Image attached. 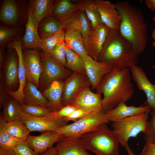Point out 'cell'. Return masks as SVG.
<instances>
[{
	"label": "cell",
	"mask_w": 155,
	"mask_h": 155,
	"mask_svg": "<svg viewBox=\"0 0 155 155\" xmlns=\"http://www.w3.org/2000/svg\"><path fill=\"white\" fill-rule=\"evenodd\" d=\"M129 68L122 69L113 68L102 78L97 92L103 94L102 111L106 112L121 103L128 101L134 89Z\"/></svg>",
	"instance_id": "obj_1"
},
{
	"label": "cell",
	"mask_w": 155,
	"mask_h": 155,
	"mask_svg": "<svg viewBox=\"0 0 155 155\" xmlns=\"http://www.w3.org/2000/svg\"><path fill=\"white\" fill-rule=\"evenodd\" d=\"M115 5L121 18L119 30L140 55L145 50L148 42V26L143 13L126 1Z\"/></svg>",
	"instance_id": "obj_2"
},
{
	"label": "cell",
	"mask_w": 155,
	"mask_h": 155,
	"mask_svg": "<svg viewBox=\"0 0 155 155\" xmlns=\"http://www.w3.org/2000/svg\"><path fill=\"white\" fill-rule=\"evenodd\" d=\"M139 54L119 30H111L98 61L122 69L137 65Z\"/></svg>",
	"instance_id": "obj_3"
},
{
	"label": "cell",
	"mask_w": 155,
	"mask_h": 155,
	"mask_svg": "<svg viewBox=\"0 0 155 155\" xmlns=\"http://www.w3.org/2000/svg\"><path fill=\"white\" fill-rule=\"evenodd\" d=\"M80 138L87 150L96 155H119V143L106 124Z\"/></svg>",
	"instance_id": "obj_4"
},
{
	"label": "cell",
	"mask_w": 155,
	"mask_h": 155,
	"mask_svg": "<svg viewBox=\"0 0 155 155\" xmlns=\"http://www.w3.org/2000/svg\"><path fill=\"white\" fill-rule=\"evenodd\" d=\"M146 112L113 122L112 132L121 146L125 147L129 139L145 132L149 122L148 113Z\"/></svg>",
	"instance_id": "obj_5"
},
{
	"label": "cell",
	"mask_w": 155,
	"mask_h": 155,
	"mask_svg": "<svg viewBox=\"0 0 155 155\" xmlns=\"http://www.w3.org/2000/svg\"><path fill=\"white\" fill-rule=\"evenodd\" d=\"M108 122L104 112L92 113L72 123L60 127L55 131L61 135L80 137L97 130Z\"/></svg>",
	"instance_id": "obj_6"
},
{
	"label": "cell",
	"mask_w": 155,
	"mask_h": 155,
	"mask_svg": "<svg viewBox=\"0 0 155 155\" xmlns=\"http://www.w3.org/2000/svg\"><path fill=\"white\" fill-rule=\"evenodd\" d=\"M28 9L26 1L4 0L0 8V21L9 27L23 28L26 23Z\"/></svg>",
	"instance_id": "obj_7"
},
{
	"label": "cell",
	"mask_w": 155,
	"mask_h": 155,
	"mask_svg": "<svg viewBox=\"0 0 155 155\" xmlns=\"http://www.w3.org/2000/svg\"><path fill=\"white\" fill-rule=\"evenodd\" d=\"M40 50L42 63V71L40 78L39 90H45L53 81L69 76L71 72L55 62L50 55Z\"/></svg>",
	"instance_id": "obj_8"
},
{
	"label": "cell",
	"mask_w": 155,
	"mask_h": 155,
	"mask_svg": "<svg viewBox=\"0 0 155 155\" xmlns=\"http://www.w3.org/2000/svg\"><path fill=\"white\" fill-rule=\"evenodd\" d=\"M19 120L24 122L30 132H44L56 131L60 127L67 124L63 118L57 117L52 115L43 117H35L24 113Z\"/></svg>",
	"instance_id": "obj_9"
},
{
	"label": "cell",
	"mask_w": 155,
	"mask_h": 155,
	"mask_svg": "<svg viewBox=\"0 0 155 155\" xmlns=\"http://www.w3.org/2000/svg\"><path fill=\"white\" fill-rule=\"evenodd\" d=\"M111 29L103 23L92 29L88 35L83 38L88 55L98 61L103 47Z\"/></svg>",
	"instance_id": "obj_10"
},
{
	"label": "cell",
	"mask_w": 155,
	"mask_h": 155,
	"mask_svg": "<svg viewBox=\"0 0 155 155\" xmlns=\"http://www.w3.org/2000/svg\"><path fill=\"white\" fill-rule=\"evenodd\" d=\"M91 86L86 75L76 73L71 74L64 82L62 97L63 106L71 105L83 90Z\"/></svg>",
	"instance_id": "obj_11"
},
{
	"label": "cell",
	"mask_w": 155,
	"mask_h": 155,
	"mask_svg": "<svg viewBox=\"0 0 155 155\" xmlns=\"http://www.w3.org/2000/svg\"><path fill=\"white\" fill-rule=\"evenodd\" d=\"M38 49H22L27 80L39 88L40 77L42 71V63Z\"/></svg>",
	"instance_id": "obj_12"
},
{
	"label": "cell",
	"mask_w": 155,
	"mask_h": 155,
	"mask_svg": "<svg viewBox=\"0 0 155 155\" xmlns=\"http://www.w3.org/2000/svg\"><path fill=\"white\" fill-rule=\"evenodd\" d=\"M19 60L16 50L7 48L3 67L4 81L8 91H14L19 85Z\"/></svg>",
	"instance_id": "obj_13"
},
{
	"label": "cell",
	"mask_w": 155,
	"mask_h": 155,
	"mask_svg": "<svg viewBox=\"0 0 155 155\" xmlns=\"http://www.w3.org/2000/svg\"><path fill=\"white\" fill-rule=\"evenodd\" d=\"M102 100L101 93L93 92L89 86L80 92L71 105L89 113L100 112L103 111Z\"/></svg>",
	"instance_id": "obj_14"
},
{
	"label": "cell",
	"mask_w": 155,
	"mask_h": 155,
	"mask_svg": "<svg viewBox=\"0 0 155 155\" xmlns=\"http://www.w3.org/2000/svg\"><path fill=\"white\" fill-rule=\"evenodd\" d=\"M131 77L137 88L145 94L146 100L144 104L155 110V84H152L148 79L145 72L137 65L129 68Z\"/></svg>",
	"instance_id": "obj_15"
},
{
	"label": "cell",
	"mask_w": 155,
	"mask_h": 155,
	"mask_svg": "<svg viewBox=\"0 0 155 155\" xmlns=\"http://www.w3.org/2000/svg\"><path fill=\"white\" fill-rule=\"evenodd\" d=\"M7 48H14L17 53L19 60L18 75L19 82V87L16 91H8V93L20 104H23L24 100L23 91L26 84L27 79L22 49V38L9 42L7 44Z\"/></svg>",
	"instance_id": "obj_16"
},
{
	"label": "cell",
	"mask_w": 155,
	"mask_h": 155,
	"mask_svg": "<svg viewBox=\"0 0 155 155\" xmlns=\"http://www.w3.org/2000/svg\"><path fill=\"white\" fill-rule=\"evenodd\" d=\"M83 60L86 76L92 89L97 90L103 77L113 68L108 64L96 61L90 56Z\"/></svg>",
	"instance_id": "obj_17"
},
{
	"label": "cell",
	"mask_w": 155,
	"mask_h": 155,
	"mask_svg": "<svg viewBox=\"0 0 155 155\" xmlns=\"http://www.w3.org/2000/svg\"><path fill=\"white\" fill-rule=\"evenodd\" d=\"M57 143L55 155H92L87 151L80 137L61 135Z\"/></svg>",
	"instance_id": "obj_18"
},
{
	"label": "cell",
	"mask_w": 155,
	"mask_h": 155,
	"mask_svg": "<svg viewBox=\"0 0 155 155\" xmlns=\"http://www.w3.org/2000/svg\"><path fill=\"white\" fill-rule=\"evenodd\" d=\"M95 1L102 22L111 30H119L121 18L115 4L108 0Z\"/></svg>",
	"instance_id": "obj_19"
},
{
	"label": "cell",
	"mask_w": 155,
	"mask_h": 155,
	"mask_svg": "<svg viewBox=\"0 0 155 155\" xmlns=\"http://www.w3.org/2000/svg\"><path fill=\"white\" fill-rule=\"evenodd\" d=\"M61 136L55 131H47L38 136L29 135L26 141L32 149L40 154L53 147V144L57 142Z\"/></svg>",
	"instance_id": "obj_20"
},
{
	"label": "cell",
	"mask_w": 155,
	"mask_h": 155,
	"mask_svg": "<svg viewBox=\"0 0 155 155\" xmlns=\"http://www.w3.org/2000/svg\"><path fill=\"white\" fill-rule=\"evenodd\" d=\"M28 4V16L26 28L24 35L22 38V49H39L41 40L38 32V27L32 7Z\"/></svg>",
	"instance_id": "obj_21"
},
{
	"label": "cell",
	"mask_w": 155,
	"mask_h": 155,
	"mask_svg": "<svg viewBox=\"0 0 155 155\" xmlns=\"http://www.w3.org/2000/svg\"><path fill=\"white\" fill-rule=\"evenodd\" d=\"M151 110L150 107L145 105L138 106H128L123 102L114 108L104 112L105 117L108 122H113L127 117L149 112Z\"/></svg>",
	"instance_id": "obj_22"
},
{
	"label": "cell",
	"mask_w": 155,
	"mask_h": 155,
	"mask_svg": "<svg viewBox=\"0 0 155 155\" xmlns=\"http://www.w3.org/2000/svg\"><path fill=\"white\" fill-rule=\"evenodd\" d=\"M63 30L73 28L79 30L83 38L89 34L91 29V23L85 12L78 9L69 18L60 22Z\"/></svg>",
	"instance_id": "obj_23"
},
{
	"label": "cell",
	"mask_w": 155,
	"mask_h": 155,
	"mask_svg": "<svg viewBox=\"0 0 155 155\" xmlns=\"http://www.w3.org/2000/svg\"><path fill=\"white\" fill-rule=\"evenodd\" d=\"M63 86L64 82L55 80L42 92L48 101L47 108L52 111H58L63 107L62 103Z\"/></svg>",
	"instance_id": "obj_24"
},
{
	"label": "cell",
	"mask_w": 155,
	"mask_h": 155,
	"mask_svg": "<svg viewBox=\"0 0 155 155\" xmlns=\"http://www.w3.org/2000/svg\"><path fill=\"white\" fill-rule=\"evenodd\" d=\"M65 30V41L68 46L83 60L88 58L89 56L85 47L81 32L73 28H68Z\"/></svg>",
	"instance_id": "obj_25"
},
{
	"label": "cell",
	"mask_w": 155,
	"mask_h": 155,
	"mask_svg": "<svg viewBox=\"0 0 155 155\" xmlns=\"http://www.w3.org/2000/svg\"><path fill=\"white\" fill-rule=\"evenodd\" d=\"M79 9L76 3L69 0H55L52 11V16L60 22L70 18Z\"/></svg>",
	"instance_id": "obj_26"
},
{
	"label": "cell",
	"mask_w": 155,
	"mask_h": 155,
	"mask_svg": "<svg viewBox=\"0 0 155 155\" xmlns=\"http://www.w3.org/2000/svg\"><path fill=\"white\" fill-rule=\"evenodd\" d=\"M34 84L27 80L24 88L23 104L38 105L47 108L48 101Z\"/></svg>",
	"instance_id": "obj_27"
},
{
	"label": "cell",
	"mask_w": 155,
	"mask_h": 155,
	"mask_svg": "<svg viewBox=\"0 0 155 155\" xmlns=\"http://www.w3.org/2000/svg\"><path fill=\"white\" fill-rule=\"evenodd\" d=\"M55 0H30L28 4L32 7L37 26L44 18L53 17Z\"/></svg>",
	"instance_id": "obj_28"
},
{
	"label": "cell",
	"mask_w": 155,
	"mask_h": 155,
	"mask_svg": "<svg viewBox=\"0 0 155 155\" xmlns=\"http://www.w3.org/2000/svg\"><path fill=\"white\" fill-rule=\"evenodd\" d=\"M61 29H63L61 22L53 17L44 18L39 23L37 27L38 32L40 39L50 36Z\"/></svg>",
	"instance_id": "obj_29"
},
{
	"label": "cell",
	"mask_w": 155,
	"mask_h": 155,
	"mask_svg": "<svg viewBox=\"0 0 155 155\" xmlns=\"http://www.w3.org/2000/svg\"><path fill=\"white\" fill-rule=\"evenodd\" d=\"M79 9L84 11L90 21L92 28L102 23L95 0H80L76 1Z\"/></svg>",
	"instance_id": "obj_30"
},
{
	"label": "cell",
	"mask_w": 155,
	"mask_h": 155,
	"mask_svg": "<svg viewBox=\"0 0 155 155\" xmlns=\"http://www.w3.org/2000/svg\"><path fill=\"white\" fill-rule=\"evenodd\" d=\"M66 67L73 73L86 74L84 61L81 57L71 49L65 42Z\"/></svg>",
	"instance_id": "obj_31"
},
{
	"label": "cell",
	"mask_w": 155,
	"mask_h": 155,
	"mask_svg": "<svg viewBox=\"0 0 155 155\" xmlns=\"http://www.w3.org/2000/svg\"><path fill=\"white\" fill-rule=\"evenodd\" d=\"M5 128L10 135L23 141H26L31 132L24 123L20 120L7 122Z\"/></svg>",
	"instance_id": "obj_32"
},
{
	"label": "cell",
	"mask_w": 155,
	"mask_h": 155,
	"mask_svg": "<svg viewBox=\"0 0 155 155\" xmlns=\"http://www.w3.org/2000/svg\"><path fill=\"white\" fill-rule=\"evenodd\" d=\"M23 28L9 27L1 24L0 27V48H4L10 42L20 38L24 33Z\"/></svg>",
	"instance_id": "obj_33"
},
{
	"label": "cell",
	"mask_w": 155,
	"mask_h": 155,
	"mask_svg": "<svg viewBox=\"0 0 155 155\" xmlns=\"http://www.w3.org/2000/svg\"><path fill=\"white\" fill-rule=\"evenodd\" d=\"M7 122L2 113L0 115V147L7 150H12L17 144L24 141L10 135L6 131L5 125Z\"/></svg>",
	"instance_id": "obj_34"
},
{
	"label": "cell",
	"mask_w": 155,
	"mask_h": 155,
	"mask_svg": "<svg viewBox=\"0 0 155 155\" xmlns=\"http://www.w3.org/2000/svg\"><path fill=\"white\" fill-rule=\"evenodd\" d=\"M3 108L2 113L7 122L19 120L23 113L21 104L13 98L9 99Z\"/></svg>",
	"instance_id": "obj_35"
},
{
	"label": "cell",
	"mask_w": 155,
	"mask_h": 155,
	"mask_svg": "<svg viewBox=\"0 0 155 155\" xmlns=\"http://www.w3.org/2000/svg\"><path fill=\"white\" fill-rule=\"evenodd\" d=\"M65 32L61 29L46 38L40 39L39 49L49 54L54 47L61 41L65 40Z\"/></svg>",
	"instance_id": "obj_36"
},
{
	"label": "cell",
	"mask_w": 155,
	"mask_h": 155,
	"mask_svg": "<svg viewBox=\"0 0 155 155\" xmlns=\"http://www.w3.org/2000/svg\"><path fill=\"white\" fill-rule=\"evenodd\" d=\"M53 59L62 66L66 67V49L65 40L61 41L49 54Z\"/></svg>",
	"instance_id": "obj_37"
},
{
	"label": "cell",
	"mask_w": 155,
	"mask_h": 155,
	"mask_svg": "<svg viewBox=\"0 0 155 155\" xmlns=\"http://www.w3.org/2000/svg\"><path fill=\"white\" fill-rule=\"evenodd\" d=\"M23 112L35 117H43L52 115L53 111L42 106L21 104Z\"/></svg>",
	"instance_id": "obj_38"
},
{
	"label": "cell",
	"mask_w": 155,
	"mask_h": 155,
	"mask_svg": "<svg viewBox=\"0 0 155 155\" xmlns=\"http://www.w3.org/2000/svg\"><path fill=\"white\" fill-rule=\"evenodd\" d=\"M150 115L151 118L144 133V138L146 142L155 144V110H152Z\"/></svg>",
	"instance_id": "obj_39"
},
{
	"label": "cell",
	"mask_w": 155,
	"mask_h": 155,
	"mask_svg": "<svg viewBox=\"0 0 155 155\" xmlns=\"http://www.w3.org/2000/svg\"><path fill=\"white\" fill-rule=\"evenodd\" d=\"M16 155H38L28 145L26 141L16 146L12 149Z\"/></svg>",
	"instance_id": "obj_40"
},
{
	"label": "cell",
	"mask_w": 155,
	"mask_h": 155,
	"mask_svg": "<svg viewBox=\"0 0 155 155\" xmlns=\"http://www.w3.org/2000/svg\"><path fill=\"white\" fill-rule=\"evenodd\" d=\"M8 90L4 81V77L0 78V108L3 107L9 99Z\"/></svg>",
	"instance_id": "obj_41"
},
{
	"label": "cell",
	"mask_w": 155,
	"mask_h": 155,
	"mask_svg": "<svg viewBox=\"0 0 155 155\" xmlns=\"http://www.w3.org/2000/svg\"><path fill=\"white\" fill-rule=\"evenodd\" d=\"M78 108L74 106L69 105L64 106L58 111H53V113L55 116L63 118L69 115Z\"/></svg>",
	"instance_id": "obj_42"
},
{
	"label": "cell",
	"mask_w": 155,
	"mask_h": 155,
	"mask_svg": "<svg viewBox=\"0 0 155 155\" xmlns=\"http://www.w3.org/2000/svg\"><path fill=\"white\" fill-rule=\"evenodd\" d=\"M89 113L82 109L78 108L69 115L64 117L65 120L67 122L70 121L75 122L84 117Z\"/></svg>",
	"instance_id": "obj_43"
},
{
	"label": "cell",
	"mask_w": 155,
	"mask_h": 155,
	"mask_svg": "<svg viewBox=\"0 0 155 155\" xmlns=\"http://www.w3.org/2000/svg\"><path fill=\"white\" fill-rule=\"evenodd\" d=\"M140 155H155V144L146 142Z\"/></svg>",
	"instance_id": "obj_44"
},
{
	"label": "cell",
	"mask_w": 155,
	"mask_h": 155,
	"mask_svg": "<svg viewBox=\"0 0 155 155\" xmlns=\"http://www.w3.org/2000/svg\"><path fill=\"white\" fill-rule=\"evenodd\" d=\"M6 53L5 48H0V73L3 72V67L6 59Z\"/></svg>",
	"instance_id": "obj_45"
},
{
	"label": "cell",
	"mask_w": 155,
	"mask_h": 155,
	"mask_svg": "<svg viewBox=\"0 0 155 155\" xmlns=\"http://www.w3.org/2000/svg\"><path fill=\"white\" fill-rule=\"evenodd\" d=\"M145 2L148 7L152 11H155V0H146Z\"/></svg>",
	"instance_id": "obj_46"
},
{
	"label": "cell",
	"mask_w": 155,
	"mask_h": 155,
	"mask_svg": "<svg viewBox=\"0 0 155 155\" xmlns=\"http://www.w3.org/2000/svg\"><path fill=\"white\" fill-rule=\"evenodd\" d=\"M0 155H16L13 150L5 149L0 147Z\"/></svg>",
	"instance_id": "obj_47"
},
{
	"label": "cell",
	"mask_w": 155,
	"mask_h": 155,
	"mask_svg": "<svg viewBox=\"0 0 155 155\" xmlns=\"http://www.w3.org/2000/svg\"><path fill=\"white\" fill-rule=\"evenodd\" d=\"M56 150L55 147H52L49 149L45 152L42 154H38V155H55Z\"/></svg>",
	"instance_id": "obj_48"
},
{
	"label": "cell",
	"mask_w": 155,
	"mask_h": 155,
	"mask_svg": "<svg viewBox=\"0 0 155 155\" xmlns=\"http://www.w3.org/2000/svg\"><path fill=\"white\" fill-rule=\"evenodd\" d=\"M125 148L128 155H136L131 149L128 144L126 145Z\"/></svg>",
	"instance_id": "obj_49"
},
{
	"label": "cell",
	"mask_w": 155,
	"mask_h": 155,
	"mask_svg": "<svg viewBox=\"0 0 155 155\" xmlns=\"http://www.w3.org/2000/svg\"><path fill=\"white\" fill-rule=\"evenodd\" d=\"M153 20L155 24V28L152 34V37L153 39L152 45L153 47H155V17H153Z\"/></svg>",
	"instance_id": "obj_50"
},
{
	"label": "cell",
	"mask_w": 155,
	"mask_h": 155,
	"mask_svg": "<svg viewBox=\"0 0 155 155\" xmlns=\"http://www.w3.org/2000/svg\"><path fill=\"white\" fill-rule=\"evenodd\" d=\"M152 67L154 69H155V65H153Z\"/></svg>",
	"instance_id": "obj_51"
}]
</instances>
